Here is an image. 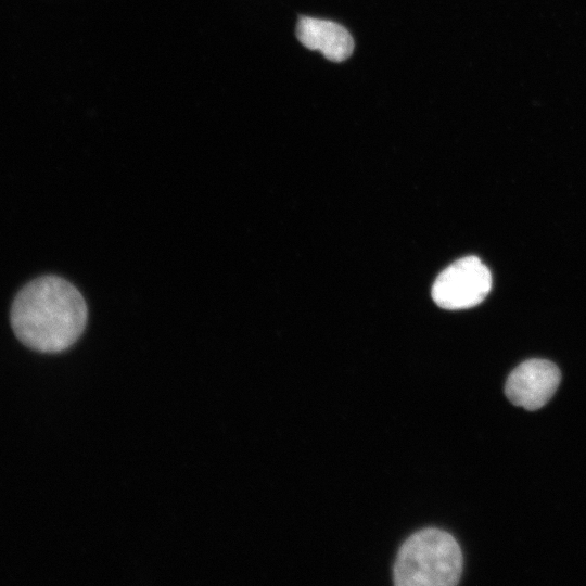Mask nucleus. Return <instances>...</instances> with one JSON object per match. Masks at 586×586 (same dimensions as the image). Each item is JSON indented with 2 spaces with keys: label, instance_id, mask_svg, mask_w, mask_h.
<instances>
[{
  "label": "nucleus",
  "instance_id": "nucleus-1",
  "mask_svg": "<svg viewBox=\"0 0 586 586\" xmlns=\"http://www.w3.org/2000/svg\"><path fill=\"white\" fill-rule=\"evenodd\" d=\"M88 310L79 291L63 278L44 276L26 284L11 309V326L26 346L59 353L81 335Z\"/></svg>",
  "mask_w": 586,
  "mask_h": 586
},
{
  "label": "nucleus",
  "instance_id": "nucleus-2",
  "mask_svg": "<svg viewBox=\"0 0 586 586\" xmlns=\"http://www.w3.org/2000/svg\"><path fill=\"white\" fill-rule=\"evenodd\" d=\"M463 568L461 548L451 534L428 527L400 546L393 568L397 586H454Z\"/></svg>",
  "mask_w": 586,
  "mask_h": 586
},
{
  "label": "nucleus",
  "instance_id": "nucleus-3",
  "mask_svg": "<svg viewBox=\"0 0 586 586\" xmlns=\"http://www.w3.org/2000/svg\"><path fill=\"white\" fill-rule=\"evenodd\" d=\"M492 289L489 269L476 256L462 257L445 268L432 285V297L442 308L479 305Z\"/></svg>",
  "mask_w": 586,
  "mask_h": 586
},
{
  "label": "nucleus",
  "instance_id": "nucleus-4",
  "mask_svg": "<svg viewBox=\"0 0 586 586\" xmlns=\"http://www.w3.org/2000/svg\"><path fill=\"white\" fill-rule=\"evenodd\" d=\"M561 380L559 368L546 359H528L508 375L505 384L507 398L526 410L542 408L552 397Z\"/></svg>",
  "mask_w": 586,
  "mask_h": 586
},
{
  "label": "nucleus",
  "instance_id": "nucleus-5",
  "mask_svg": "<svg viewBox=\"0 0 586 586\" xmlns=\"http://www.w3.org/2000/svg\"><path fill=\"white\" fill-rule=\"evenodd\" d=\"M296 37L304 47L318 50L336 63L345 61L354 50V40L348 30L328 20L300 16Z\"/></svg>",
  "mask_w": 586,
  "mask_h": 586
}]
</instances>
